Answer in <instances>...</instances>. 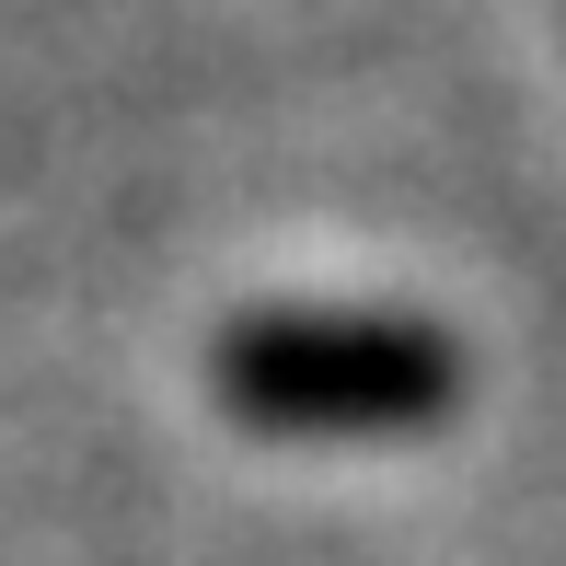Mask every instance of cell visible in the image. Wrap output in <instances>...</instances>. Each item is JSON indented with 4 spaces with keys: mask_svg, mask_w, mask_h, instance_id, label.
Masks as SVG:
<instances>
[{
    "mask_svg": "<svg viewBox=\"0 0 566 566\" xmlns=\"http://www.w3.org/2000/svg\"><path fill=\"white\" fill-rule=\"evenodd\" d=\"M462 336L428 313H336L277 301L209 336V394L254 440H417L462 405Z\"/></svg>",
    "mask_w": 566,
    "mask_h": 566,
    "instance_id": "obj_1",
    "label": "cell"
}]
</instances>
